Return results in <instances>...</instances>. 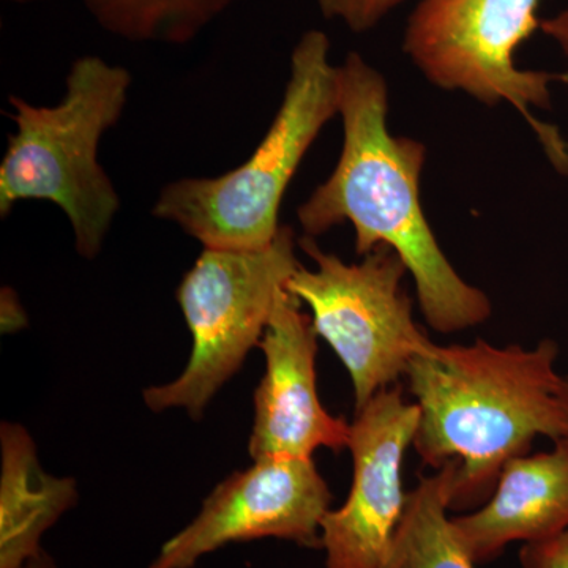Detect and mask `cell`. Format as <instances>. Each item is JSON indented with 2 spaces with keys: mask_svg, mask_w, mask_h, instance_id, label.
Masks as SVG:
<instances>
[{
  "mask_svg": "<svg viewBox=\"0 0 568 568\" xmlns=\"http://www.w3.org/2000/svg\"><path fill=\"white\" fill-rule=\"evenodd\" d=\"M338 80L343 151L331 178L298 207L302 230L315 237L353 223L358 256L387 245L402 257L429 327L450 335L484 324L491 302L458 275L422 211L425 145L388 132L386 80L357 52L338 67Z\"/></svg>",
  "mask_w": 568,
  "mask_h": 568,
  "instance_id": "obj_1",
  "label": "cell"
},
{
  "mask_svg": "<svg viewBox=\"0 0 568 568\" xmlns=\"http://www.w3.org/2000/svg\"><path fill=\"white\" fill-rule=\"evenodd\" d=\"M559 346L544 339L532 349L432 343L406 369L420 409L414 450L437 470L457 462L452 510L484 506L504 466L529 454L536 437H568L559 375Z\"/></svg>",
  "mask_w": 568,
  "mask_h": 568,
  "instance_id": "obj_2",
  "label": "cell"
},
{
  "mask_svg": "<svg viewBox=\"0 0 568 568\" xmlns=\"http://www.w3.org/2000/svg\"><path fill=\"white\" fill-rule=\"evenodd\" d=\"M132 74L99 55L71 63L65 95L54 106H36L10 95V134L0 162V216L22 201L58 205L73 230L77 252H102L121 197L99 160L100 142L121 121Z\"/></svg>",
  "mask_w": 568,
  "mask_h": 568,
  "instance_id": "obj_3",
  "label": "cell"
},
{
  "mask_svg": "<svg viewBox=\"0 0 568 568\" xmlns=\"http://www.w3.org/2000/svg\"><path fill=\"white\" fill-rule=\"evenodd\" d=\"M331 41L308 31L291 55L283 102L257 148L241 166L216 178H183L163 186L152 215L178 224L204 248L252 252L278 234L284 193L325 123L338 114V67Z\"/></svg>",
  "mask_w": 568,
  "mask_h": 568,
  "instance_id": "obj_4",
  "label": "cell"
},
{
  "mask_svg": "<svg viewBox=\"0 0 568 568\" xmlns=\"http://www.w3.org/2000/svg\"><path fill=\"white\" fill-rule=\"evenodd\" d=\"M293 227L252 252L204 248L178 287V302L193 336L189 364L178 379L144 390L155 413L171 407L203 417L213 395L260 345L276 297L301 267Z\"/></svg>",
  "mask_w": 568,
  "mask_h": 568,
  "instance_id": "obj_5",
  "label": "cell"
},
{
  "mask_svg": "<svg viewBox=\"0 0 568 568\" xmlns=\"http://www.w3.org/2000/svg\"><path fill=\"white\" fill-rule=\"evenodd\" d=\"M302 252L315 268L294 272L286 291L310 308L317 336L338 355L353 383L355 410L405 377L407 366L432 339L416 324L403 287L407 267L387 245L347 264L304 235Z\"/></svg>",
  "mask_w": 568,
  "mask_h": 568,
  "instance_id": "obj_6",
  "label": "cell"
},
{
  "mask_svg": "<svg viewBox=\"0 0 568 568\" xmlns=\"http://www.w3.org/2000/svg\"><path fill=\"white\" fill-rule=\"evenodd\" d=\"M540 0H422L407 22L403 50L433 84L485 104L508 102L530 123L548 159L568 174V142L530 114L549 108L548 84L567 74L519 70L515 51L540 28Z\"/></svg>",
  "mask_w": 568,
  "mask_h": 568,
  "instance_id": "obj_7",
  "label": "cell"
},
{
  "mask_svg": "<svg viewBox=\"0 0 568 568\" xmlns=\"http://www.w3.org/2000/svg\"><path fill=\"white\" fill-rule=\"evenodd\" d=\"M253 462L205 497L196 518L160 548L149 568H193L216 549L260 538L321 548L332 495L313 458Z\"/></svg>",
  "mask_w": 568,
  "mask_h": 568,
  "instance_id": "obj_8",
  "label": "cell"
},
{
  "mask_svg": "<svg viewBox=\"0 0 568 568\" xmlns=\"http://www.w3.org/2000/svg\"><path fill=\"white\" fill-rule=\"evenodd\" d=\"M418 422L420 409L395 386L355 410L347 443L353 485L345 504L331 508L321 525L325 568H383L406 510L403 463Z\"/></svg>",
  "mask_w": 568,
  "mask_h": 568,
  "instance_id": "obj_9",
  "label": "cell"
},
{
  "mask_svg": "<svg viewBox=\"0 0 568 568\" xmlns=\"http://www.w3.org/2000/svg\"><path fill=\"white\" fill-rule=\"evenodd\" d=\"M317 336L301 302L283 290L260 347L265 375L254 394L250 455L313 458L317 448H347L351 424L328 413L317 396Z\"/></svg>",
  "mask_w": 568,
  "mask_h": 568,
  "instance_id": "obj_10",
  "label": "cell"
},
{
  "mask_svg": "<svg viewBox=\"0 0 568 568\" xmlns=\"http://www.w3.org/2000/svg\"><path fill=\"white\" fill-rule=\"evenodd\" d=\"M452 525L477 566L515 541L530 544L568 529V437L555 440L551 450L510 459L487 503L452 518Z\"/></svg>",
  "mask_w": 568,
  "mask_h": 568,
  "instance_id": "obj_11",
  "label": "cell"
},
{
  "mask_svg": "<svg viewBox=\"0 0 568 568\" xmlns=\"http://www.w3.org/2000/svg\"><path fill=\"white\" fill-rule=\"evenodd\" d=\"M0 443V568H18L43 549L44 532L77 500V485L44 473L22 426L2 424Z\"/></svg>",
  "mask_w": 568,
  "mask_h": 568,
  "instance_id": "obj_12",
  "label": "cell"
},
{
  "mask_svg": "<svg viewBox=\"0 0 568 568\" xmlns=\"http://www.w3.org/2000/svg\"><path fill=\"white\" fill-rule=\"evenodd\" d=\"M457 462L422 476L407 493L405 515L383 568H476L452 525Z\"/></svg>",
  "mask_w": 568,
  "mask_h": 568,
  "instance_id": "obj_13",
  "label": "cell"
},
{
  "mask_svg": "<svg viewBox=\"0 0 568 568\" xmlns=\"http://www.w3.org/2000/svg\"><path fill=\"white\" fill-rule=\"evenodd\" d=\"M234 0H81L97 24L134 43L186 44Z\"/></svg>",
  "mask_w": 568,
  "mask_h": 568,
  "instance_id": "obj_14",
  "label": "cell"
},
{
  "mask_svg": "<svg viewBox=\"0 0 568 568\" xmlns=\"http://www.w3.org/2000/svg\"><path fill=\"white\" fill-rule=\"evenodd\" d=\"M402 2L405 0H316L325 18L342 20L357 33L375 28L388 11Z\"/></svg>",
  "mask_w": 568,
  "mask_h": 568,
  "instance_id": "obj_15",
  "label": "cell"
},
{
  "mask_svg": "<svg viewBox=\"0 0 568 568\" xmlns=\"http://www.w3.org/2000/svg\"><path fill=\"white\" fill-rule=\"evenodd\" d=\"M519 562L523 568H568V529L544 540L523 544Z\"/></svg>",
  "mask_w": 568,
  "mask_h": 568,
  "instance_id": "obj_16",
  "label": "cell"
},
{
  "mask_svg": "<svg viewBox=\"0 0 568 568\" xmlns=\"http://www.w3.org/2000/svg\"><path fill=\"white\" fill-rule=\"evenodd\" d=\"M540 29L552 40L558 41L568 59V10L559 13L558 17L541 21Z\"/></svg>",
  "mask_w": 568,
  "mask_h": 568,
  "instance_id": "obj_17",
  "label": "cell"
},
{
  "mask_svg": "<svg viewBox=\"0 0 568 568\" xmlns=\"http://www.w3.org/2000/svg\"><path fill=\"white\" fill-rule=\"evenodd\" d=\"M18 568H59L58 564L54 562V559L48 555L44 549L33 555L32 558L26 560L24 564H21Z\"/></svg>",
  "mask_w": 568,
  "mask_h": 568,
  "instance_id": "obj_18",
  "label": "cell"
},
{
  "mask_svg": "<svg viewBox=\"0 0 568 568\" xmlns=\"http://www.w3.org/2000/svg\"><path fill=\"white\" fill-rule=\"evenodd\" d=\"M560 398H562L564 409L568 417V376L564 377L562 388H560Z\"/></svg>",
  "mask_w": 568,
  "mask_h": 568,
  "instance_id": "obj_19",
  "label": "cell"
},
{
  "mask_svg": "<svg viewBox=\"0 0 568 568\" xmlns=\"http://www.w3.org/2000/svg\"><path fill=\"white\" fill-rule=\"evenodd\" d=\"M6 2H11V3H32V2H39V0H6Z\"/></svg>",
  "mask_w": 568,
  "mask_h": 568,
  "instance_id": "obj_20",
  "label": "cell"
}]
</instances>
